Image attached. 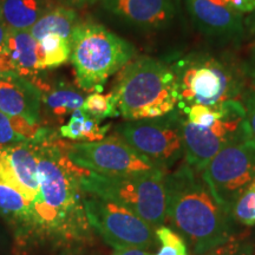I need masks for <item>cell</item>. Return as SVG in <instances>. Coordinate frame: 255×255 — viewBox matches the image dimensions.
<instances>
[{
    "label": "cell",
    "mask_w": 255,
    "mask_h": 255,
    "mask_svg": "<svg viewBox=\"0 0 255 255\" xmlns=\"http://www.w3.org/2000/svg\"><path fill=\"white\" fill-rule=\"evenodd\" d=\"M165 222L187 242L194 255L203 254L237 234L231 213L218 202L200 171L186 162L165 176Z\"/></svg>",
    "instance_id": "1"
},
{
    "label": "cell",
    "mask_w": 255,
    "mask_h": 255,
    "mask_svg": "<svg viewBox=\"0 0 255 255\" xmlns=\"http://www.w3.org/2000/svg\"><path fill=\"white\" fill-rule=\"evenodd\" d=\"M178 85L180 110L190 105H218L244 102L248 77L241 60L232 56L195 51L170 64Z\"/></svg>",
    "instance_id": "2"
},
{
    "label": "cell",
    "mask_w": 255,
    "mask_h": 255,
    "mask_svg": "<svg viewBox=\"0 0 255 255\" xmlns=\"http://www.w3.org/2000/svg\"><path fill=\"white\" fill-rule=\"evenodd\" d=\"M111 92L119 114L127 121L157 119L178 104L177 79L170 64L148 56L127 64Z\"/></svg>",
    "instance_id": "3"
},
{
    "label": "cell",
    "mask_w": 255,
    "mask_h": 255,
    "mask_svg": "<svg viewBox=\"0 0 255 255\" xmlns=\"http://www.w3.org/2000/svg\"><path fill=\"white\" fill-rule=\"evenodd\" d=\"M38 142V177L40 189L32 202L30 220L45 229H65L68 219L83 214L79 206V170L56 146Z\"/></svg>",
    "instance_id": "4"
},
{
    "label": "cell",
    "mask_w": 255,
    "mask_h": 255,
    "mask_svg": "<svg viewBox=\"0 0 255 255\" xmlns=\"http://www.w3.org/2000/svg\"><path fill=\"white\" fill-rule=\"evenodd\" d=\"M132 44L95 21H79L71 37V60L79 88L102 92L111 76L135 58Z\"/></svg>",
    "instance_id": "5"
},
{
    "label": "cell",
    "mask_w": 255,
    "mask_h": 255,
    "mask_svg": "<svg viewBox=\"0 0 255 255\" xmlns=\"http://www.w3.org/2000/svg\"><path fill=\"white\" fill-rule=\"evenodd\" d=\"M167 174L158 170L103 175L81 168L79 183L87 193L129 209L156 229L165 223Z\"/></svg>",
    "instance_id": "6"
},
{
    "label": "cell",
    "mask_w": 255,
    "mask_h": 255,
    "mask_svg": "<svg viewBox=\"0 0 255 255\" xmlns=\"http://www.w3.org/2000/svg\"><path fill=\"white\" fill-rule=\"evenodd\" d=\"M184 114L178 108L157 119L127 121L116 133L128 144L168 173L184 157Z\"/></svg>",
    "instance_id": "7"
},
{
    "label": "cell",
    "mask_w": 255,
    "mask_h": 255,
    "mask_svg": "<svg viewBox=\"0 0 255 255\" xmlns=\"http://www.w3.org/2000/svg\"><path fill=\"white\" fill-rule=\"evenodd\" d=\"M218 202L231 209L255 180V143L242 138L221 149L201 171Z\"/></svg>",
    "instance_id": "8"
},
{
    "label": "cell",
    "mask_w": 255,
    "mask_h": 255,
    "mask_svg": "<svg viewBox=\"0 0 255 255\" xmlns=\"http://www.w3.org/2000/svg\"><path fill=\"white\" fill-rule=\"evenodd\" d=\"M88 222L115 250L149 251L157 245L155 229L129 209L94 196L83 199Z\"/></svg>",
    "instance_id": "9"
},
{
    "label": "cell",
    "mask_w": 255,
    "mask_h": 255,
    "mask_svg": "<svg viewBox=\"0 0 255 255\" xmlns=\"http://www.w3.org/2000/svg\"><path fill=\"white\" fill-rule=\"evenodd\" d=\"M66 156L77 167L103 175L164 171L128 144L119 133L97 142L73 143Z\"/></svg>",
    "instance_id": "10"
},
{
    "label": "cell",
    "mask_w": 255,
    "mask_h": 255,
    "mask_svg": "<svg viewBox=\"0 0 255 255\" xmlns=\"http://www.w3.org/2000/svg\"><path fill=\"white\" fill-rule=\"evenodd\" d=\"M245 105L210 127H199L183 119L184 162L202 171L221 149L239 139L247 138L244 128Z\"/></svg>",
    "instance_id": "11"
},
{
    "label": "cell",
    "mask_w": 255,
    "mask_h": 255,
    "mask_svg": "<svg viewBox=\"0 0 255 255\" xmlns=\"http://www.w3.org/2000/svg\"><path fill=\"white\" fill-rule=\"evenodd\" d=\"M121 23L142 32L169 30L181 15L183 0H100Z\"/></svg>",
    "instance_id": "12"
},
{
    "label": "cell",
    "mask_w": 255,
    "mask_h": 255,
    "mask_svg": "<svg viewBox=\"0 0 255 255\" xmlns=\"http://www.w3.org/2000/svg\"><path fill=\"white\" fill-rule=\"evenodd\" d=\"M190 21L202 36L218 43H232L246 37L245 14L218 0H183Z\"/></svg>",
    "instance_id": "13"
},
{
    "label": "cell",
    "mask_w": 255,
    "mask_h": 255,
    "mask_svg": "<svg viewBox=\"0 0 255 255\" xmlns=\"http://www.w3.org/2000/svg\"><path fill=\"white\" fill-rule=\"evenodd\" d=\"M0 174L33 202L40 189L36 139L0 148Z\"/></svg>",
    "instance_id": "14"
},
{
    "label": "cell",
    "mask_w": 255,
    "mask_h": 255,
    "mask_svg": "<svg viewBox=\"0 0 255 255\" xmlns=\"http://www.w3.org/2000/svg\"><path fill=\"white\" fill-rule=\"evenodd\" d=\"M41 91L17 71L0 73V111L8 117L24 120L31 126L39 122Z\"/></svg>",
    "instance_id": "15"
},
{
    "label": "cell",
    "mask_w": 255,
    "mask_h": 255,
    "mask_svg": "<svg viewBox=\"0 0 255 255\" xmlns=\"http://www.w3.org/2000/svg\"><path fill=\"white\" fill-rule=\"evenodd\" d=\"M4 50L17 71L25 77L34 76L40 71V43L28 30H8Z\"/></svg>",
    "instance_id": "16"
},
{
    "label": "cell",
    "mask_w": 255,
    "mask_h": 255,
    "mask_svg": "<svg viewBox=\"0 0 255 255\" xmlns=\"http://www.w3.org/2000/svg\"><path fill=\"white\" fill-rule=\"evenodd\" d=\"M58 0H0V21L8 30H30Z\"/></svg>",
    "instance_id": "17"
},
{
    "label": "cell",
    "mask_w": 255,
    "mask_h": 255,
    "mask_svg": "<svg viewBox=\"0 0 255 255\" xmlns=\"http://www.w3.org/2000/svg\"><path fill=\"white\" fill-rule=\"evenodd\" d=\"M79 23L78 14L69 6H56L46 12L39 20L34 23L30 30L31 34L40 41L47 34H58L71 41V37L77 24Z\"/></svg>",
    "instance_id": "18"
},
{
    "label": "cell",
    "mask_w": 255,
    "mask_h": 255,
    "mask_svg": "<svg viewBox=\"0 0 255 255\" xmlns=\"http://www.w3.org/2000/svg\"><path fill=\"white\" fill-rule=\"evenodd\" d=\"M84 100V96L77 89L68 84H58L41 92V103L56 119H64L75 110L82 109Z\"/></svg>",
    "instance_id": "19"
},
{
    "label": "cell",
    "mask_w": 255,
    "mask_h": 255,
    "mask_svg": "<svg viewBox=\"0 0 255 255\" xmlns=\"http://www.w3.org/2000/svg\"><path fill=\"white\" fill-rule=\"evenodd\" d=\"M32 202L0 174V210L7 215L30 220Z\"/></svg>",
    "instance_id": "20"
},
{
    "label": "cell",
    "mask_w": 255,
    "mask_h": 255,
    "mask_svg": "<svg viewBox=\"0 0 255 255\" xmlns=\"http://www.w3.org/2000/svg\"><path fill=\"white\" fill-rule=\"evenodd\" d=\"M39 43L41 47V70L63 65L71 57V41L58 34H47Z\"/></svg>",
    "instance_id": "21"
},
{
    "label": "cell",
    "mask_w": 255,
    "mask_h": 255,
    "mask_svg": "<svg viewBox=\"0 0 255 255\" xmlns=\"http://www.w3.org/2000/svg\"><path fill=\"white\" fill-rule=\"evenodd\" d=\"M82 109L89 117L98 121V122L120 115L113 92L108 95H102L101 92H94V94L89 95L84 100Z\"/></svg>",
    "instance_id": "22"
},
{
    "label": "cell",
    "mask_w": 255,
    "mask_h": 255,
    "mask_svg": "<svg viewBox=\"0 0 255 255\" xmlns=\"http://www.w3.org/2000/svg\"><path fill=\"white\" fill-rule=\"evenodd\" d=\"M155 234L161 244L155 255H189L187 242L173 228L161 226L155 229Z\"/></svg>",
    "instance_id": "23"
},
{
    "label": "cell",
    "mask_w": 255,
    "mask_h": 255,
    "mask_svg": "<svg viewBox=\"0 0 255 255\" xmlns=\"http://www.w3.org/2000/svg\"><path fill=\"white\" fill-rule=\"evenodd\" d=\"M231 215L235 222L242 226H255V193L253 190L248 188L239 196L232 207Z\"/></svg>",
    "instance_id": "24"
},
{
    "label": "cell",
    "mask_w": 255,
    "mask_h": 255,
    "mask_svg": "<svg viewBox=\"0 0 255 255\" xmlns=\"http://www.w3.org/2000/svg\"><path fill=\"white\" fill-rule=\"evenodd\" d=\"M200 255H253L251 244L246 241V234L242 237L234 234L227 241Z\"/></svg>",
    "instance_id": "25"
},
{
    "label": "cell",
    "mask_w": 255,
    "mask_h": 255,
    "mask_svg": "<svg viewBox=\"0 0 255 255\" xmlns=\"http://www.w3.org/2000/svg\"><path fill=\"white\" fill-rule=\"evenodd\" d=\"M88 115L83 109H77L71 114L70 121L65 126L60 127V135L71 141L84 142L85 137V122Z\"/></svg>",
    "instance_id": "26"
},
{
    "label": "cell",
    "mask_w": 255,
    "mask_h": 255,
    "mask_svg": "<svg viewBox=\"0 0 255 255\" xmlns=\"http://www.w3.org/2000/svg\"><path fill=\"white\" fill-rule=\"evenodd\" d=\"M244 128L247 138L255 143V78H251L244 100Z\"/></svg>",
    "instance_id": "27"
},
{
    "label": "cell",
    "mask_w": 255,
    "mask_h": 255,
    "mask_svg": "<svg viewBox=\"0 0 255 255\" xmlns=\"http://www.w3.org/2000/svg\"><path fill=\"white\" fill-rule=\"evenodd\" d=\"M23 135L15 131L11 117L0 111V145L14 144V143L27 142Z\"/></svg>",
    "instance_id": "28"
},
{
    "label": "cell",
    "mask_w": 255,
    "mask_h": 255,
    "mask_svg": "<svg viewBox=\"0 0 255 255\" xmlns=\"http://www.w3.org/2000/svg\"><path fill=\"white\" fill-rule=\"evenodd\" d=\"M221 4L237 9L241 13H250L255 8V0H218Z\"/></svg>",
    "instance_id": "29"
},
{
    "label": "cell",
    "mask_w": 255,
    "mask_h": 255,
    "mask_svg": "<svg viewBox=\"0 0 255 255\" xmlns=\"http://www.w3.org/2000/svg\"><path fill=\"white\" fill-rule=\"evenodd\" d=\"M242 69L248 78H255V41L252 43L245 59L241 60Z\"/></svg>",
    "instance_id": "30"
},
{
    "label": "cell",
    "mask_w": 255,
    "mask_h": 255,
    "mask_svg": "<svg viewBox=\"0 0 255 255\" xmlns=\"http://www.w3.org/2000/svg\"><path fill=\"white\" fill-rule=\"evenodd\" d=\"M245 33L247 37H251L255 41V8L250 13L245 14Z\"/></svg>",
    "instance_id": "31"
},
{
    "label": "cell",
    "mask_w": 255,
    "mask_h": 255,
    "mask_svg": "<svg viewBox=\"0 0 255 255\" xmlns=\"http://www.w3.org/2000/svg\"><path fill=\"white\" fill-rule=\"evenodd\" d=\"M14 71V66L4 49L0 50V73Z\"/></svg>",
    "instance_id": "32"
},
{
    "label": "cell",
    "mask_w": 255,
    "mask_h": 255,
    "mask_svg": "<svg viewBox=\"0 0 255 255\" xmlns=\"http://www.w3.org/2000/svg\"><path fill=\"white\" fill-rule=\"evenodd\" d=\"M113 255H155L149 253L148 251L137 250V248H121V250H115Z\"/></svg>",
    "instance_id": "33"
},
{
    "label": "cell",
    "mask_w": 255,
    "mask_h": 255,
    "mask_svg": "<svg viewBox=\"0 0 255 255\" xmlns=\"http://www.w3.org/2000/svg\"><path fill=\"white\" fill-rule=\"evenodd\" d=\"M97 1H100V0H58V2H60V4H63L64 6H69V7L90 5Z\"/></svg>",
    "instance_id": "34"
},
{
    "label": "cell",
    "mask_w": 255,
    "mask_h": 255,
    "mask_svg": "<svg viewBox=\"0 0 255 255\" xmlns=\"http://www.w3.org/2000/svg\"><path fill=\"white\" fill-rule=\"evenodd\" d=\"M8 28L5 26L4 24L0 21V50L4 49V44H5V39H6V34H7Z\"/></svg>",
    "instance_id": "35"
},
{
    "label": "cell",
    "mask_w": 255,
    "mask_h": 255,
    "mask_svg": "<svg viewBox=\"0 0 255 255\" xmlns=\"http://www.w3.org/2000/svg\"><path fill=\"white\" fill-rule=\"evenodd\" d=\"M248 188H250V189H251V190H253V191H254V193H255V180L253 181V182H252V183H251V186H250V187H248Z\"/></svg>",
    "instance_id": "36"
},
{
    "label": "cell",
    "mask_w": 255,
    "mask_h": 255,
    "mask_svg": "<svg viewBox=\"0 0 255 255\" xmlns=\"http://www.w3.org/2000/svg\"><path fill=\"white\" fill-rule=\"evenodd\" d=\"M254 255H255V254H254Z\"/></svg>",
    "instance_id": "37"
}]
</instances>
